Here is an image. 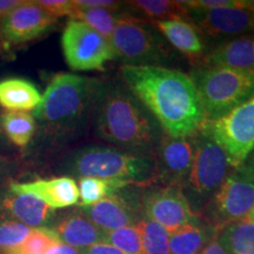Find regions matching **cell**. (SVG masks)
Masks as SVG:
<instances>
[{"label": "cell", "mask_w": 254, "mask_h": 254, "mask_svg": "<svg viewBox=\"0 0 254 254\" xmlns=\"http://www.w3.org/2000/svg\"><path fill=\"white\" fill-rule=\"evenodd\" d=\"M62 243L51 228H32L30 234L20 245L6 250L0 254H47L53 246Z\"/></svg>", "instance_id": "29"}, {"label": "cell", "mask_w": 254, "mask_h": 254, "mask_svg": "<svg viewBox=\"0 0 254 254\" xmlns=\"http://www.w3.org/2000/svg\"><path fill=\"white\" fill-rule=\"evenodd\" d=\"M95 109V128L101 139L135 152L147 151L153 145V123L129 91L119 87L99 90Z\"/></svg>", "instance_id": "2"}, {"label": "cell", "mask_w": 254, "mask_h": 254, "mask_svg": "<svg viewBox=\"0 0 254 254\" xmlns=\"http://www.w3.org/2000/svg\"><path fill=\"white\" fill-rule=\"evenodd\" d=\"M193 136V135H192ZM194 157V139L190 136L165 135L158 147L155 173L170 185H179L187 179Z\"/></svg>", "instance_id": "15"}, {"label": "cell", "mask_w": 254, "mask_h": 254, "mask_svg": "<svg viewBox=\"0 0 254 254\" xmlns=\"http://www.w3.org/2000/svg\"><path fill=\"white\" fill-rule=\"evenodd\" d=\"M109 41L117 58H123L127 65H153L166 56L163 41L132 15H122Z\"/></svg>", "instance_id": "8"}, {"label": "cell", "mask_w": 254, "mask_h": 254, "mask_svg": "<svg viewBox=\"0 0 254 254\" xmlns=\"http://www.w3.org/2000/svg\"><path fill=\"white\" fill-rule=\"evenodd\" d=\"M122 15L123 14L113 9L84 7V6L77 5L74 1V9H73L71 18L72 20H78L88 25L109 40Z\"/></svg>", "instance_id": "25"}, {"label": "cell", "mask_w": 254, "mask_h": 254, "mask_svg": "<svg viewBox=\"0 0 254 254\" xmlns=\"http://www.w3.org/2000/svg\"><path fill=\"white\" fill-rule=\"evenodd\" d=\"M0 128L12 144L25 147L33 139L37 123L31 113L6 111L0 116Z\"/></svg>", "instance_id": "24"}, {"label": "cell", "mask_w": 254, "mask_h": 254, "mask_svg": "<svg viewBox=\"0 0 254 254\" xmlns=\"http://www.w3.org/2000/svg\"><path fill=\"white\" fill-rule=\"evenodd\" d=\"M254 207V178L243 166L234 168L214 193L209 212L217 228L247 218Z\"/></svg>", "instance_id": "9"}, {"label": "cell", "mask_w": 254, "mask_h": 254, "mask_svg": "<svg viewBox=\"0 0 254 254\" xmlns=\"http://www.w3.org/2000/svg\"><path fill=\"white\" fill-rule=\"evenodd\" d=\"M204 122L220 119L254 94V72L206 66L192 74Z\"/></svg>", "instance_id": "4"}, {"label": "cell", "mask_w": 254, "mask_h": 254, "mask_svg": "<svg viewBox=\"0 0 254 254\" xmlns=\"http://www.w3.org/2000/svg\"><path fill=\"white\" fill-rule=\"evenodd\" d=\"M241 166L245 168L247 172H249L251 176L254 178V148L252 150V152L249 154V157L245 159V161L241 164Z\"/></svg>", "instance_id": "39"}, {"label": "cell", "mask_w": 254, "mask_h": 254, "mask_svg": "<svg viewBox=\"0 0 254 254\" xmlns=\"http://www.w3.org/2000/svg\"><path fill=\"white\" fill-rule=\"evenodd\" d=\"M131 7L145 14L146 17L157 20H186L189 19V8L184 1H171V0H135L127 1Z\"/></svg>", "instance_id": "26"}, {"label": "cell", "mask_w": 254, "mask_h": 254, "mask_svg": "<svg viewBox=\"0 0 254 254\" xmlns=\"http://www.w3.org/2000/svg\"><path fill=\"white\" fill-rule=\"evenodd\" d=\"M142 212L146 218L166 228L168 233L195 221V214L180 185H168L146 195Z\"/></svg>", "instance_id": "11"}, {"label": "cell", "mask_w": 254, "mask_h": 254, "mask_svg": "<svg viewBox=\"0 0 254 254\" xmlns=\"http://www.w3.org/2000/svg\"><path fill=\"white\" fill-rule=\"evenodd\" d=\"M57 23L37 0H21L12 9L0 27V36L8 45H20L37 39Z\"/></svg>", "instance_id": "12"}, {"label": "cell", "mask_w": 254, "mask_h": 254, "mask_svg": "<svg viewBox=\"0 0 254 254\" xmlns=\"http://www.w3.org/2000/svg\"><path fill=\"white\" fill-rule=\"evenodd\" d=\"M80 209L105 232L134 226L142 219V204L136 202L133 196L125 194L122 190L97 204Z\"/></svg>", "instance_id": "13"}, {"label": "cell", "mask_w": 254, "mask_h": 254, "mask_svg": "<svg viewBox=\"0 0 254 254\" xmlns=\"http://www.w3.org/2000/svg\"><path fill=\"white\" fill-rule=\"evenodd\" d=\"M200 133L220 146L231 166H241L254 148V94L214 122H204Z\"/></svg>", "instance_id": "6"}, {"label": "cell", "mask_w": 254, "mask_h": 254, "mask_svg": "<svg viewBox=\"0 0 254 254\" xmlns=\"http://www.w3.org/2000/svg\"><path fill=\"white\" fill-rule=\"evenodd\" d=\"M246 8L249 9L251 15H252V20H253V26H254V1H247L246 4Z\"/></svg>", "instance_id": "40"}, {"label": "cell", "mask_w": 254, "mask_h": 254, "mask_svg": "<svg viewBox=\"0 0 254 254\" xmlns=\"http://www.w3.org/2000/svg\"><path fill=\"white\" fill-rule=\"evenodd\" d=\"M246 2L245 0H190V1H184V4L190 11V9L244 7Z\"/></svg>", "instance_id": "32"}, {"label": "cell", "mask_w": 254, "mask_h": 254, "mask_svg": "<svg viewBox=\"0 0 254 254\" xmlns=\"http://www.w3.org/2000/svg\"><path fill=\"white\" fill-rule=\"evenodd\" d=\"M8 190L39 199L51 208H66L79 202L78 184L71 177L38 179L28 183H11Z\"/></svg>", "instance_id": "16"}, {"label": "cell", "mask_w": 254, "mask_h": 254, "mask_svg": "<svg viewBox=\"0 0 254 254\" xmlns=\"http://www.w3.org/2000/svg\"><path fill=\"white\" fill-rule=\"evenodd\" d=\"M0 215L13 219L30 228L44 227L55 215V209L34 196L11 190L0 194Z\"/></svg>", "instance_id": "17"}, {"label": "cell", "mask_w": 254, "mask_h": 254, "mask_svg": "<svg viewBox=\"0 0 254 254\" xmlns=\"http://www.w3.org/2000/svg\"><path fill=\"white\" fill-rule=\"evenodd\" d=\"M189 19L194 23L196 30L213 38L238 36L254 31L252 15L246 5L244 7L190 9Z\"/></svg>", "instance_id": "14"}, {"label": "cell", "mask_w": 254, "mask_h": 254, "mask_svg": "<svg viewBox=\"0 0 254 254\" xmlns=\"http://www.w3.org/2000/svg\"><path fill=\"white\" fill-rule=\"evenodd\" d=\"M75 4L84 7H95V8H107V9H118L120 2L112 1V0H74Z\"/></svg>", "instance_id": "35"}, {"label": "cell", "mask_w": 254, "mask_h": 254, "mask_svg": "<svg viewBox=\"0 0 254 254\" xmlns=\"http://www.w3.org/2000/svg\"><path fill=\"white\" fill-rule=\"evenodd\" d=\"M208 243V231L199 221H193L170 233V254H200Z\"/></svg>", "instance_id": "23"}, {"label": "cell", "mask_w": 254, "mask_h": 254, "mask_svg": "<svg viewBox=\"0 0 254 254\" xmlns=\"http://www.w3.org/2000/svg\"><path fill=\"white\" fill-rule=\"evenodd\" d=\"M37 2L57 19L64 17V15L71 17L73 9H74L73 0H37Z\"/></svg>", "instance_id": "33"}, {"label": "cell", "mask_w": 254, "mask_h": 254, "mask_svg": "<svg viewBox=\"0 0 254 254\" xmlns=\"http://www.w3.org/2000/svg\"><path fill=\"white\" fill-rule=\"evenodd\" d=\"M47 254H80L79 253L78 249H74V247L66 245V244L60 243L58 245L53 246Z\"/></svg>", "instance_id": "38"}, {"label": "cell", "mask_w": 254, "mask_h": 254, "mask_svg": "<svg viewBox=\"0 0 254 254\" xmlns=\"http://www.w3.org/2000/svg\"><path fill=\"white\" fill-rule=\"evenodd\" d=\"M68 171L79 178L145 183L155 174V166L146 155L100 146H90L75 152L67 163Z\"/></svg>", "instance_id": "5"}, {"label": "cell", "mask_w": 254, "mask_h": 254, "mask_svg": "<svg viewBox=\"0 0 254 254\" xmlns=\"http://www.w3.org/2000/svg\"><path fill=\"white\" fill-rule=\"evenodd\" d=\"M41 103V93L33 82L23 78L0 80V106L8 112H33Z\"/></svg>", "instance_id": "20"}, {"label": "cell", "mask_w": 254, "mask_h": 254, "mask_svg": "<svg viewBox=\"0 0 254 254\" xmlns=\"http://www.w3.org/2000/svg\"><path fill=\"white\" fill-rule=\"evenodd\" d=\"M200 254H228L227 251L225 250V247L222 246V244L219 241L217 234H214V237L212 238L211 241H208L207 245L204 247V250L201 251Z\"/></svg>", "instance_id": "36"}, {"label": "cell", "mask_w": 254, "mask_h": 254, "mask_svg": "<svg viewBox=\"0 0 254 254\" xmlns=\"http://www.w3.org/2000/svg\"><path fill=\"white\" fill-rule=\"evenodd\" d=\"M215 234L228 254H254V221L230 222L217 228Z\"/></svg>", "instance_id": "22"}, {"label": "cell", "mask_w": 254, "mask_h": 254, "mask_svg": "<svg viewBox=\"0 0 254 254\" xmlns=\"http://www.w3.org/2000/svg\"><path fill=\"white\" fill-rule=\"evenodd\" d=\"M20 1L21 0H0V27H1L7 14L15 6L20 4Z\"/></svg>", "instance_id": "37"}, {"label": "cell", "mask_w": 254, "mask_h": 254, "mask_svg": "<svg viewBox=\"0 0 254 254\" xmlns=\"http://www.w3.org/2000/svg\"><path fill=\"white\" fill-rule=\"evenodd\" d=\"M80 254H125L122 251L117 249L107 243H99L94 245L85 247V249L79 250Z\"/></svg>", "instance_id": "34"}, {"label": "cell", "mask_w": 254, "mask_h": 254, "mask_svg": "<svg viewBox=\"0 0 254 254\" xmlns=\"http://www.w3.org/2000/svg\"><path fill=\"white\" fill-rule=\"evenodd\" d=\"M200 133V132H199ZM194 139V157L186 182L199 198L214 195L232 167L227 154L211 138L200 133Z\"/></svg>", "instance_id": "10"}, {"label": "cell", "mask_w": 254, "mask_h": 254, "mask_svg": "<svg viewBox=\"0 0 254 254\" xmlns=\"http://www.w3.org/2000/svg\"><path fill=\"white\" fill-rule=\"evenodd\" d=\"M105 243L117 247L125 254H144L140 234L135 226L123 227L116 231L106 232Z\"/></svg>", "instance_id": "30"}, {"label": "cell", "mask_w": 254, "mask_h": 254, "mask_svg": "<svg viewBox=\"0 0 254 254\" xmlns=\"http://www.w3.org/2000/svg\"><path fill=\"white\" fill-rule=\"evenodd\" d=\"M64 57L73 71H103L117 56L106 38L78 20L68 21L62 36Z\"/></svg>", "instance_id": "7"}, {"label": "cell", "mask_w": 254, "mask_h": 254, "mask_svg": "<svg viewBox=\"0 0 254 254\" xmlns=\"http://www.w3.org/2000/svg\"><path fill=\"white\" fill-rule=\"evenodd\" d=\"M31 230L21 222L0 215V252L20 245Z\"/></svg>", "instance_id": "31"}, {"label": "cell", "mask_w": 254, "mask_h": 254, "mask_svg": "<svg viewBox=\"0 0 254 254\" xmlns=\"http://www.w3.org/2000/svg\"><path fill=\"white\" fill-rule=\"evenodd\" d=\"M152 24L161 32V34L170 41L178 51L195 59L202 55L205 50L204 41L194 25L186 20H157Z\"/></svg>", "instance_id": "21"}, {"label": "cell", "mask_w": 254, "mask_h": 254, "mask_svg": "<svg viewBox=\"0 0 254 254\" xmlns=\"http://www.w3.org/2000/svg\"><path fill=\"white\" fill-rule=\"evenodd\" d=\"M245 219H247V220H250V221H254V207L252 211H251V213L247 215V218H245Z\"/></svg>", "instance_id": "41"}, {"label": "cell", "mask_w": 254, "mask_h": 254, "mask_svg": "<svg viewBox=\"0 0 254 254\" xmlns=\"http://www.w3.org/2000/svg\"><path fill=\"white\" fill-rule=\"evenodd\" d=\"M63 244L81 250L105 243L106 232L94 224L81 209L63 215L51 228Z\"/></svg>", "instance_id": "18"}, {"label": "cell", "mask_w": 254, "mask_h": 254, "mask_svg": "<svg viewBox=\"0 0 254 254\" xmlns=\"http://www.w3.org/2000/svg\"><path fill=\"white\" fill-rule=\"evenodd\" d=\"M127 88L167 135L192 136L204 123L194 82L185 73L157 65L120 68Z\"/></svg>", "instance_id": "1"}, {"label": "cell", "mask_w": 254, "mask_h": 254, "mask_svg": "<svg viewBox=\"0 0 254 254\" xmlns=\"http://www.w3.org/2000/svg\"><path fill=\"white\" fill-rule=\"evenodd\" d=\"M100 88L95 79L74 73H58L51 79L41 103L32 116L36 123L53 134L78 127L95 105Z\"/></svg>", "instance_id": "3"}, {"label": "cell", "mask_w": 254, "mask_h": 254, "mask_svg": "<svg viewBox=\"0 0 254 254\" xmlns=\"http://www.w3.org/2000/svg\"><path fill=\"white\" fill-rule=\"evenodd\" d=\"M135 227L140 234L142 253L170 254V247H168L170 233L166 228L146 217L136 222Z\"/></svg>", "instance_id": "28"}, {"label": "cell", "mask_w": 254, "mask_h": 254, "mask_svg": "<svg viewBox=\"0 0 254 254\" xmlns=\"http://www.w3.org/2000/svg\"><path fill=\"white\" fill-rule=\"evenodd\" d=\"M129 183L122 180H106L98 178H79V202L80 207L92 206L111 194L119 192Z\"/></svg>", "instance_id": "27"}, {"label": "cell", "mask_w": 254, "mask_h": 254, "mask_svg": "<svg viewBox=\"0 0 254 254\" xmlns=\"http://www.w3.org/2000/svg\"><path fill=\"white\" fill-rule=\"evenodd\" d=\"M206 66L254 72V37H240L212 50L204 59Z\"/></svg>", "instance_id": "19"}]
</instances>
